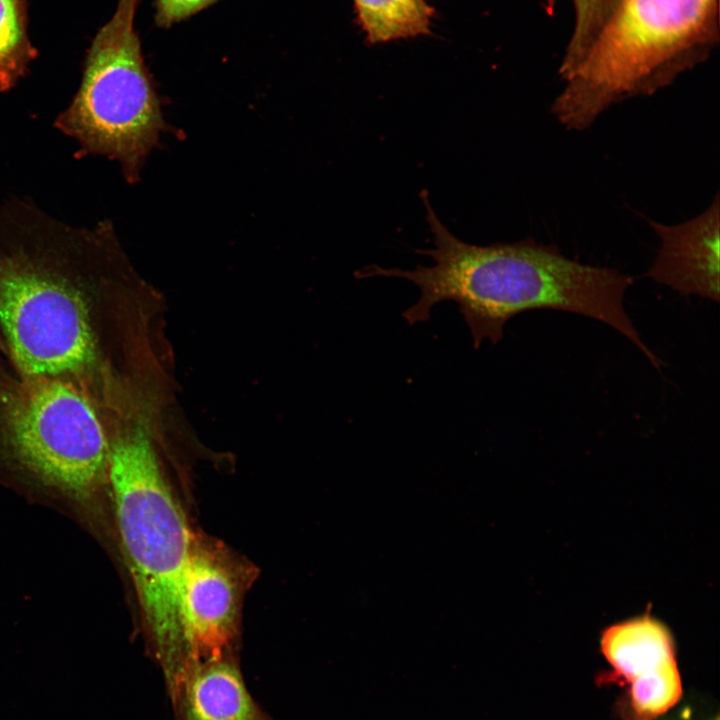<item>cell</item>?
I'll list each match as a JSON object with an SVG mask.
<instances>
[{
	"label": "cell",
	"mask_w": 720,
	"mask_h": 720,
	"mask_svg": "<svg viewBox=\"0 0 720 720\" xmlns=\"http://www.w3.org/2000/svg\"><path fill=\"white\" fill-rule=\"evenodd\" d=\"M420 198L433 235V249L416 250L434 261L413 270L372 264L355 271L357 279L395 277L412 282L419 299L402 317L409 325L429 320L432 309L445 301L458 305L473 347L484 340L497 344L504 327L517 314L554 309L601 321L628 338L651 363L657 356L647 347L624 308V295L633 278L612 268L571 260L552 246L530 239L478 246L466 243L439 220L426 190Z\"/></svg>",
	"instance_id": "obj_1"
},
{
	"label": "cell",
	"mask_w": 720,
	"mask_h": 720,
	"mask_svg": "<svg viewBox=\"0 0 720 720\" xmlns=\"http://www.w3.org/2000/svg\"><path fill=\"white\" fill-rule=\"evenodd\" d=\"M107 481L148 643L168 689L188 664L180 595L194 533L142 430L110 446Z\"/></svg>",
	"instance_id": "obj_2"
},
{
	"label": "cell",
	"mask_w": 720,
	"mask_h": 720,
	"mask_svg": "<svg viewBox=\"0 0 720 720\" xmlns=\"http://www.w3.org/2000/svg\"><path fill=\"white\" fill-rule=\"evenodd\" d=\"M716 4L619 0L594 40L564 62L567 84L552 113L567 129L583 130L614 103L655 91L666 68L704 34Z\"/></svg>",
	"instance_id": "obj_3"
},
{
	"label": "cell",
	"mask_w": 720,
	"mask_h": 720,
	"mask_svg": "<svg viewBox=\"0 0 720 720\" xmlns=\"http://www.w3.org/2000/svg\"><path fill=\"white\" fill-rule=\"evenodd\" d=\"M141 0H120L96 33L81 83L55 127L78 144L76 155L117 161L130 184L167 130L161 101L146 67L135 15Z\"/></svg>",
	"instance_id": "obj_4"
},
{
	"label": "cell",
	"mask_w": 720,
	"mask_h": 720,
	"mask_svg": "<svg viewBox=\"0 0 720 720\" xmlns=\"http://www.w3.org/2000/svg\"><path fill=\"white\" fill-rule=\"evenodd\" d=\"M4 432L16 460L45 485L83 500L107 481L110 445L93 405L55 376L18 385L3 407Z\"/></svg>",
	"instance_id": "obj_5"
},
{
	"label": "cell",
	"mask_w": 720,
	"mask_h": 720,
	"mask_svg": "<svg viewBox=\"0 0 720 720\" xmlns=\"http://www.w3.org/2000/svg\"><path fill=\"white\" fill-rule=\"evenodd\" d=\"M249 579L248 567L224 547L194 534L180 595L188 665L231 651Z\"/></svg>",
	"instance_id": "obj_6"
},
{
	"label": "cell",
	"mask_w": 720,
	"mask_h": 720,
	"mask_svg": "<svg viewBox=\"0 0 720 720\" xmlns=\"http://www.w3.org/2000/svg\"><path fill=\"white\" fill-rule=\"evenodd\" d=\"M601 651L612 670L601 683L625 687L623 720H654L681 697V678L672 637L649 615L608 627L601 636Z\"/></svg>",
	"instance_id": "obj_7"
},
{
	"label": "cell",
	"mask_w": 720,
	"mask_h": 720,
	"mask_svg": "<svg viewBox=\"0 0 720 720\" xmlns=\"http://www.w3.org/2000/svg\"><path fill=\"white\" fill-rule=\"evenodd\" d=\"M661 247L648 276L682 296L719 302V197L697 217L678 225L649 220Z\"/></svg>",
	"instance_id": "obj_8"
},
{
	"label": "cell",
	"mask_w": 720,
	"mask_h": 720,
	"mask_svg": "<svg viewBox=\"0 0 720 720\" xmlns=\"http://www.w3.org/2000/svg\"><path fill=\"white\" fill-rule=\"evenodd\" d=\"M231 651L189 664L167 690L175 720H273L255 702Z\"/></svg>",
	"instance_id": "obj_9"
},
{
	"label": "cell",
	"mask_w": 720,
	"mask_h": 720,
	"mask_svg": "<svg viewBox=\"0 0 720 720\" xmlns=\"http://www.w3.org/2000/svg\"><path fill=\"white\" fill-rule=\"evenodd\" d=\"M371 43L414 37L429 31L433 9L424 0H354Z\"/></svg>",
	"instance_id": "obj_10"
},
{
	"label": "cell",
	"mask_w": 720,
	"mask_h": 720,
	"mask_svg": "<svg viewBox=\"0 0 720 720\" xmlns=\"http://www.w3.org/2000/svg\"><path fill=\"white\" fill-rule=\"evenodd\" d=\"M29 0H0V92L14 88L38 51L28 36Z\"/></svg>",
	"instance_id": "obj_11"
},
{
	"label": "cell",
	"mask_w": 720,
	"mask_h": 720,
	"mask_svg": "<svg viewBox=\"0 0 720 720\" xmlns=\"http://www.w3.org/2000/svg\"><path fill=\"white\" fill-rule=\"evenodd\" d=\"M219 0H155L156 23L160 27H170Z\"/></svg>",
	"instance_id": "obj_12"
}]
</instances>
